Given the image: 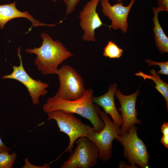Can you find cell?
Returning a JSON list of instances; mask_svg holds the SVG:
<instances>
[{
  "instance_id": "obj_12",
  "label": "cell",
  "mask_w": 168,
  "mask_h": 168,
  "mask_svg": "<svg viewBox=\"0 0 168 168\" xmlns=\"http://www.w3.org/2000/svg\"><path fill=\"white\" fill-rule=\"evenodd\" d=\"M117 86L116 83L110 84L106 93L99 96H93L92 100L93 103L101 107L106 114H109L113 122L120 127L122 122V118L117 110L114 100Z\"/></svg>"
},
{
  "instance_id": "obj_3",
  "label": "cell",
  "mask_w": 168,
  "mask_h": 168,
  "mask_svg": "<svg viewBox=\"0 0 168 168\" xmlns=\"http://www.w3.org/2000/svg\"><path fill=\"white\" fill-rule=\"evenodd\" d=\"M135 125L128 132L119 135L115 139L123 147V155L129 165L141 168H148L150 159L147 147L137 134Z\"/></svg>"
},
{
  "instance_id": "obj_27",
  "label": "cell",
  "mask_w": 168,
  "mask_h": 168,
  "mask_svg": "<svg viewBox=\"0 0 168 168\" xmlns=\"http://www.w3.org/2000/svg\"><path fill=\"white\" fill-rule=\"evenodd\" d=\"M118 2H122L123 0H116Z\"/></svg>"
},
{
  "instance_id": "obj_11",
  "label": "cell",
  "mask_w": 168,
  "mask_h": 168,
  "mask_svg": "<svg viewBox=\"0 0 168 168\" xmlns=\"http://www.w3.org/2000/svg\"><path fill=\"white\" fill-rule=\"evenodd\" d=\"M136 0H131L128 5L124 6L122 2L111 5L109 0H101L103 14L111 21L110 27L113 30L120 29L124 33L127 32L128 18L129 11Z\"/></svg>"
},
{
  "instance_id": "obj_5",
  "label": "cell",
  "mask_w": 168,
  "mask_h": 168,
  "mask_svg": "<svg viewBox=\"0 0 168 168\" xmlns=\"http://www.w3.org/2000/svg\"><path fill=\"white\" fill-rule=\"evenodd\" d=\"M100 115L105 123L104 128L99 132L93 129L87 137L97 147L99 159L105 162L112 157L113 140L122 133L120 127L111 121L107 114L100 110Z\"/></svg>"
},
{
  "instance_id": "obj_25",
  "label": "cell",
  "mask_w": 168,
  "mask_h": 168,
  "mask_svg": "<svg viewBox=\"0 0 168 168\" xmlns=\"http://www.w3.org/2000/svg\"><path fill=\"white\" fill-rule=\"evenodd\" d=\"M119 167V168H135L138 167L136 166L133 165H127L124 161H122L120 162Z\"/></svg>"
},
{
  "instance_id": "obj_21",
  "label": "cell",
  "mask_w": 168,
  "mask_h": 168,
  "mask_svg": "<svg viewBox=\"0 0 168 168\" xmlns=\"http://www.w3.org/2000/svg\"><path fill=\"white\" fill-rule=\"evenodd\" d=\"M158 6L156 7L159 11H168V0H157Z\"/></svg>"
},
{
  "instance_id": "obj_22",
  "label": "cell",
  "mask_w": 168,
  "mask_h": 168,
  "mask_svg": "<svg viewBox=\"0 0 168 168\" xmlns=\"http://www.w3.org/2000/svg\"><path fill=\"white\" fill-rule=\"evenodd\" d=\"M161 131L163 135H168V123L164 122L161 125Z\"/></svg>"
},
{
  "instance_id": "obj_6",
  "label": "cell",
  "mask_w": 168,
  "mask_h": 168,
  "mask_svg": "<svg viewBox=\"0 0 168 168\" xmlns=\"http://www.w3.org/2000/svg\"><path fill=\"white\" fill-rule=\"evenodd\" d=\"M57 75L59 85L55 95L68 100H77L82 96L86 90L84 80L72 66L63 65Z\"/></svg>"
},
{
  "instance_id": "obj_7",
  "label": "cell",
  "mask_w": 168,
  "mask_h": 168,
  "mask_svg": "<svg viewBox=\"0 0 168 168\" xmlns=\"http://www.w3.org/2000/svg\"><path fill=\"white\" fill-rule=\"evenodd\" d=\"M60 168H91L96 165L99 151L87 136L79 138L74 151Z\"/></svg>"
},
{
  "instance_id": "obj_23",
  "label": "cell",
  "mask_w": 168,
  "mask_h": 168,
  "mask_svg": "<svg viewBox=\"0 0 168 168\" xmlns=\"http://www.w3.org/2000/svg\"><path fill=\"white\" fill-rule=\"evenodd\" d=\"M10 149L7 147L2 142L0 136V152H9Z\"/></svg>"
},
{
  "instance_id": "obj_14",
  "label": "cell",
  "mask_w": 168,
  "mask_h": 168,
  "mask_svg": "<svg viewBox=\"0 0 168 168\" xmlns=\"http://www.w3.org/2000/svg\"><path fill=\"white\" fill-rule=\"evenodd\" d=\"M154 16L152 20L154 24L153 27L155 45L160 52L163 54L168 52V37L166 35L159 21L158 15L159 11L153 7Z\"/></svg>"
},
{
  "instance_id": "obj_1",
  "label": "cell",
  "mask_w": 168,
  "mask_h": 168,
  "mask_svg": "<svg viewBox=\"0 0 168 168\" xmlns=\"http://www.w3.org/2000/svg\"><path fill=\"white\" fill-rule=\"evenodd\" d=\"M94 92L92 89H86L82 97L73 100H64L54 95L48 98L43 105V110L47 113L60 110L77 114L89 120L94 129L100 131L104 128L105 123L100 116V107L92 102Z\"/></svg>"
},
{
  "instance_id": "obj_18",
  "label": "cell",
  "mask_w": 168,
  "mask_h": 168,
  "mask_svg": "<svg viewBox=\"0 0 168 168\" xmlns=\"http://www.w3.org/2000/svg\"><path fill=\"white\" fill-rule=\"evenodd\" d=\"M145 61L148 63L149 66L152 65H158L160 68V70L157 73L159 75H168V61L163 62H159L154 61L149 59H146Z\"/></svg>"
},
{
  "instance_id": "obj_9",
  "label": "cell",
  "mask_w": 168,
  "mask_h": 168,
  "mask_svg": "<svg viewBox=\"0 0 168 168\" xmlns=\"http://www.w3.org/2000/svg\"><path fill=\"white\" fill-rule=\"evenodd\" d=\"M100 0H90L79 13V26L84 32L82 38L84 41L95 42V30L103 25L96 12L97 5Z\"/></svg>"
},
{
  "instance_id": "obj_17",
  "label": "cell",
  "mask_w": 168,
  "mask_h": 168,
  "mask_svg": "<svg viewBox=\"0 0 168 168\" xmlns=\"http://www.w3.org/2000/svg\"><path fill=\"white\" fill-rule=\"evenodd\" d=\"M16 152L9 154V152H0V168H12L17 157Z\"/></svg>"
},
{
  "instance_id": "obj_26",
  "label": "cell",
  "mask_w": 168,
  "mask_h": 168,
  "mask_svg": "<svg viewBox=\"0 0 168 168\" xmlns=\"http://www.w3.org/2000/svg\"><path fill=\"white\" fill-rule=\"evenodd\" d=\"M63 2L65 4H67L68 0H63Z\"/></svg>"
},
{
  "instance_id": "obj_24",
  "label": "cell",
  "mask_w": 168,
  "mask_h": 168,
  "mask_svg": "<svg viewBox=\"0 0 168 168\" xmlns=\"http://www.w3.org/2000/svg\"><path fill=\"white\" fill-rule=\"evenodd\" d=\"M161 142L166 148H168V135H163L161 138Z\"/></svg>"
},
{
  "instance_id": "obj_15",
  "label": "cell",
  "mask_w": 168,
  "mask_h": 168,
  "mask_svg": "<svg viewBox=\"0 0 168 168\" xmlns=\"http://www.w3.org/2000/svg\"><path fill=\"white\" fill-rule=\"evenodd\" d=\"M150 75H147L141 71L135 74V75L142 77L145 80L148 79L152 80L155 84V88L164 97L166 102V108L168 109V84L162 80L159 75L155 70H150Z\"/></svg>"
},
{
  "instance_id": "obj_20",
  "label": "cell",
  "mask_w": 168,
  "mask_h": 168,
  "mask_svg": "<svg viewBox=\"0 0 168 168\" xmlns=\"http://www.w3.org/2000/svg\"><path fill=\"white\" fill-rule=\"evenodd\" d=\"M25 163L22 168H49L50 164H45L42 166L35 165L31 163L29 161L28 158L26 157L24 159Z\"/></svg>"
},
{
  "instance_id": "obj_2",
  "label": "cell",
  "mask_w": 168,
  "mask_h": 168,
  "mask_svg": "<svg viewBox=\"0 0 168 168\" xmlns=\"http://www.w3.org/2000/svg\"><path fill=\"white\" fill-rule=\"evenodd\" d=\"M41 37L43 41L40 47L27 49L25 52L36 55L34 64L41 74H57L59 65L73 55L62 42L54 40L47 33H42Z\"/></svg>"
},
{
  "instance_id": "obj_16",
  "label": "cell",
  "mask_w": 168,
  "mask_h": 168,
  "mask_svg": "<svg viewBox=\"0 0 168 168\" xmlns=\"http://www.w3.org/2000/svg\"><path fill=\"white\" fill-rule=\"evenodd\" d=\"M123 50L119 48L114 41H109L104 48L103 55L110 58H119L122 55Z\"/></svg>"
},
{
  "instance_id": "obj_4",
  "label": "cell",
  "mask_w": 168,
  "mask_h": 168,
  "mask_svg": "<svg viewBox=\"0 0 168 168\" xmlns=\"http://www.w3.org/2000/svg\"><path fill=\"white\" fill-rule=\"evenodd\" d=\"M47 114L48 120H55L59 131L65 133L69 138L68 145L62 154L66 152L72 153L75 142L81 137L87 136L88 133L94 129L93 127L83 123L72 113L55 110Z\"/></svg>"
},
{
  "instance_id": "obj_28",
  "label": "cell",
  "mask_w": 168,
  "mask_h": 168,
  "mask_svg": "<svg viewBox=\"0 0 168 168\" xmlns=\"http://www.w3.org/2000/svg\"><path fill=\"white\" fill-rule=\"evenodd\" d=\"M52 0L53 2H55L56 1V0Z\"/></svg>"
},
{
  "instance_id": "obj_10",
  "label": "cell",
  "mask_w": 168,
  "mask_h": 168,
  "mask_svg": "<svg viewBox=\"0 0 168 168\" xmlns=\"http://www.w3.org/2000/svg\"><path fill=\"white\" fill-rule=\"evenodd\" d=\"M139 87L136 91L129 95H123L120 90L116 89L115 95L119 101L120 107L118 110L121 112L122 122L120 128L122 134L126 133L136 124H140L142 121L137 118L136 109V100L140 94Z\"/></svg>"
},
{
  "instance_id": "obj_8",
  "label": "cell",
  "mask_w": 168,
  "mask_h": 168,
  "mask_svg": "<svg viewBox=\"0 0 168 168\" xmlns=\"http://www.w3.org/2000/svg\"><path fill=\"white\" fill-rule=\"evenodd\" d=\"M21 48L20 46L17 48V55L19 59V65L13 66L12 72L3 76L2 78L13 79L22 83L26 88L33 104L36 105L40 102V97L47 93L48 91L47 89L49 85L40 79L37 80L32 78L26 71L22 63Z\"/></svg>"
},
{
  "instance_id": "obj_13",
  "label": "cell",
  "mask_w": 168,
  "mask_h": 168,
  "mask_svg": "<svg viewBox=\"0 0 168 168\" xmlns=\"http://www.w3.org/2000/svg\"><path fill=\"white\" fill-rule=\"evenodd\" d=\"M17 0L12 3L0 5V27L2 29L6 24L10 20L17 18L22 17L29 20L34 27L38 26L54 27L57 23L52 24L41 23L35 19L27 11L22 12L16 6Z\"/></svg>"
},
{
  "instance_id": "obj_19",
  "label": "cell",
  "mask_w": 168,
  "mask_h": 168,
  "mask_svg": "<svg viewBox=\"0 0 168 168\" xmlns=\"http://www.w3.org/2000/svg\"><path fill=\"white\" fill-rule=\"evenodd\" d=\"M80 0H68L66 5V16L74 11Z\"/></svg>"
}]
</instances>
